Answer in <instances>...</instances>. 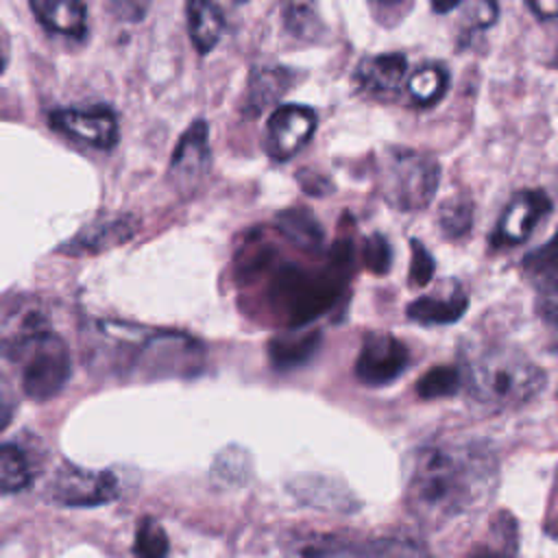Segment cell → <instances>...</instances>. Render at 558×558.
<instances>
[{
  "label": "cell",
  "mask_w": 558,
  "mask_h": 558,
  "mask_svg": "<svg viewBox=\"0 0 558 558\" xmlns=\"http://www.w3.org/2000/svg\"><path fill=\"white\" fill-rule=\"evenodd\" d=\"M497 482V458L486 442L436 440L410 462L405 504L414 517L438 525L488 501Z\"/></svg>",
  "instance_id": "6da1fadb"
},
{
  "label": "cell",
  "mask_w": 558,
  "mask_h": 558,
  "mask_svg": "<svg viewBox=\"0 0 558 558\" xmlns=\"http://www.w3.org/2000/svg\"><path fill=\"white\" fill-rule=\"evenodd\" d=\"M83 338L89 366L120 377H194L205 360L203 344L185 333L120 320H89Z\"/></svg>",
  "instance_id": "7a4b0ae2"
},
{
  "label": "cell",
  "mask_w": 558,
  "mask_h": 558,
  "mask_svg": "<svg viewBox=\"0 0 558 558\" xmlns=\"http://www.w3.org/2000/svg\"><path fill=\"white\" fill-rule=\"evenodd\" d=\"M351 259V242L340 240L323 268H303L296 264L275 268L266 286V299L275 318L296 329L329 312L342 296Z\"/></svg>",
  "instance_id": "3957f363"
},
{
  "label": "cell",
  "mask_w": 558,
  "mask_h": 558,
  "mask_svg": "<svg viewBox=\"0 0 558 558\" xmlns=\"http://www.w3.org/2000/svg\"><path fill=\"white\" fill-rule=\"evenodd\" d=\"M464 381L471 399L488 410H510L545 388V371L510 344H490L466 360Z\"/></svg>",
  "instance_id": "277c9868"
},
{
  "label": "cell",
  "mask_w": 558,
  "mask_h": 558,
  "mask_svg": "<svg viewBox=\"0 0 558 558\" xmlns=\"http://www.w3.org/2000/svg\"><path fill=\"white\" fill-rule=\"evenodd\" d=\"M9 357L22 366V390L35 401L54 397L70 377V351L65 342L39 323L9 340Z\"/></svg>",
  "instance_id": "5b68a950"
},
{
  "label": "cell",
  "mask_w": 558,
  "mask_h": 558,
  "mask_svg": "<svg viewBox=\"0 0 558 558\" xmlns=\"http://www.w3.org/2000/svg\"><path fill=\"white\" fill-rule=\"evenodd\" d=\"M440 181V166L432 155L392 148L381 163V194L401 209L416 211L432 203Z\"/></svg>",
  "instance_id": "8992f818"
},
{
  "label": "cell",
  "mask_w": 558,
  "mask_h": 558,
  "mask_svg": "<svg viewBox=\"0 0 558 558\" xmlns=\"http://www.w3.org/2000/svg\"><path fill=\"white\" fill-rule=\"evenodd\" d=\"M286 558H432L427 549L408 538H349L342 534H294L283 545Z\"/></svg>",
  "instance_id": "52a82bcc"
},
{
  "label": "cell",
  "mask_w": 558,
  "mask_h": 558,
  "mask_svg": "<svg viewBox=\"0 0 558 558\" xmlns=\"http://www.w3.org/2000/svg\"><path fill=\"white\" fill-rule=\"evenodd\" d=\"M120 495V482L111 471L83 469L72 462L61 464L48 486V497L59 506L89 508L113 501Z\"/></svg>",
  "instance_id": "ba28073f"
},
{
  "label": "cell",
  "mask_w": 558,
  "mask_h": 558,
  "mask_svg": "<svg viewBox=\"0 0 558 558\" xmlns=\"http://www.w3.org/2000/svg\"><path fill=\"white\" fill-rule=\"evenodd\" d=\"M410 364L408 347L388 331H371L362 340L355 360V377L366 386H386L395 381Z\"/></svg>",
  "instance_id": "9c48e42d"
},
{
  "label": "cell",
  "mask_w": 558,
  "mask_h": 558,
  "mask_svg": "<svg viewBox=\"0 0 558 558\" xmlns=\"http://www.w3.org/2000/svg\"><path fill=\"white\" fill-rule=\"evenodd\" d=\"M318 116L305 105H281L277 107L266 124V153L272 161H288L303 150L314 131Z\"/></svg>",
  "instance_id": "30bf717a"
},
{
  "label": "cell",
  "mask_w": 558,
  "mask_h": 558,
  "mask_svg": "<svg viewBox=\"0 0 558 558\" xmlns=\"http://www.w3.org/2000/svg\"><path fill=\"white\" fill-rule=\"evenodd\" d=\"M551 211V201L543 190H523L517 192L506 205L495 233V246H514L525 242L536 225Z\"/></svg>",
  "instance_id": "8fae6325"
},
{
  "label": "cell",
  "mask_w": 558,
  "mask_h": 558,
  "mask_svg": "<svg viewBox=\"0 0 558 558\" xmlns=\"http://www.w3.org/2000/svg\"><path fill=\"white\" fill-rule=\"evenodd\" d=\"M50 124L68 137L94 148H111L118 142V118L109 109H59L50 113Z\"/></svg>",
  "instance_id": "7c38bea8"
},
{
  "label": "cell",
  "mask_w": 558,
  "mask_h": 558,
  "mask_svg": "<svg viewBox=\"0 0 558 558\" xmlns=\"http://www.w3.org/2000/svg\"><path fill=\"white\" fill-rule=\"evenodd\" d=\"M209 126L205 120H196L179 140L168 174L177 187H194L209 168Z\"/></svg>",
  "instance_id": "4fadbf2b"
},
{
  "label": "cell",
  "mask_w": 558,
  "mask_h": 558,
  "mask_svg": "<svg viewBox=\"0 0 558 558\" xmlns=\"http://www.w3.org/2000/svg\"><path fill=\"white\" fill-rule=\"evenodd\" d=\"M135 231H137V220L133 216L98 218L87 227H83L72 240H68L61 246V251L68 255H96L131 240Z\"/></svg>",
  "instance_id": "5bb4252c"
},
{
  "label": "cell",
  "mask_w": 558,
  "mask_h": 558,
  "mask_svg": "<svg viewBox=\"0 0 558 558\" xmlns=\"http://www.w3.org/2000/svg\"><path fill=\"white\" fill-rule=\"evenodd\" d=\"M405 70H408L405 54L401 52L375 54L360 61L355 70V81L366 94L388 98L401 87Z\"/></svg>",
  "instance_id": "9a60e30c"
},
{
  "label": "cell",
  "mask_w": 558,
  "mask_h": 558,
  "mask_svg": "<svg viewBox=\"0 0 558 558\" xmlns=\"http://www.w3.org/2000/svg\"><path fill=\"white\" fill-rule=\"evenodd\" d=\"M519 549V525L510 512H497L484 534L469 547L464 558H514Z\"/></svg>",
  "instance_id": "2e32d148"
},
{
  "label": "cell",
  "mask_w": 558,
  "mask_h": 558,
  "mask_svg": "<svg viewBox=\"0 0 558 558\" xmlns=\"http://www.w3.org/2000/svg\"><path fill=\"white\" fill-rule=\"evenodd\" d=\"M294 499L323 510H353L357 504H353V495L338 482H331L327 477L307 475V477H294L288 484Z\"/></svg>",
  "instance_id": "e0dca14e"
},
{
  "label": "cell",
  "mask_w": 558,
  "mask_h": 558,
  "mask_svg": "<svg viewBox=\"0 0 558 558\" xmlns=\"http://www.w3.org/2000/svg\"><path fill=\"white\" fill-rule=\"evenodd\" d=\"M37 20L52 33L83 37L87 31V11L83 0H28Z\"/></svg>",
  "instance_id": "ac0fdd59"
},
{
  "label": "cell",
  "mask_w": 558,
  "mask_h": 558,
  "mask_svg": "<svg viewBox=\"0 0 558 558\" xmlns=\"http://www.w3.org/2000/svg\"><path fill=\"white\" fill-rule=\"evenodd\" d=\"M187 31L194 48L207 54L220 41L225 31V13L216 0H187Z\"/></svg>",
  "instance_id": "d6986e66"
},
{
  "label": "cell",
  "mask_w": 558,
  "mask_h": 558,
  "mask_svg": "<svg viewBox=\"0 0 558 558\" xmlns=\"http://www.w3.org/2000/svg\"><path fill=\"white\" fill-rule=\"evenodd\" d=\"M292 81H294V74L288 68H281V65L255 68L248 78L246 111L251 116H257L266 107L275 105L290 89Z\"/></svg>",
  "instance_id": "ffe728a7"
},
{
  "label": "cell",
  "mask_w": 558,
  "mask_h": 558,
  "mask_svg": "<svg viewBox=\"0 0 558 558\" xmlns=\"http://www.w3.org/2000/svg\"><path fill=\"white\" fill-rule=\"evenodd\" d=\"M318 347H320V333L318 331L290 329V331L279 333L270 340L268 357H270L272 368L292 371V368L303 366L307 360H312Z\"/></svg>",
  "instance_id": "44dd1931"
},
{
  "label": "cell",
  "mask_w": 558,
  "mask_h": 558,
  "mask_svg": "<svg viewBox=\"0 0 558 558\" xmlns=\"http://www.w3.org/2000/svg\"><path fill=\"white\" fill-rule=\"evenodd\" d=\"M523 268L536 281L538 290V312L547 325L556 323V253L554 242L549 240L541 251H534L525 262Z\"/></svg>",
  "instance_id": "7402d4cb"
},
{
  "label": "cell",
  "mask_w": 558,
  "mask_h": 558,
  "mask_svg": "<svg viewBox=\"0 0 558 558\" xmlns=\"http://www.w3.org/2000/svg\"><path fill=\"white\" fill-rule=\"evenodd\" d=\"M469 299L462 290L447 296H421L408 305V318L418 325H449L466 312Z\"/></svg>",
  "instance_id": "603a6c76"
},
{
  "label": "cell",
  "mask_w": 558,
  "mask_h": 558,
  "mask_svg": "<svg viewBox=\"0 0 558 558\" xmlns=\"http://www.w3.org/2000/svg\"><path fill=\"white\" fill-rule=\"evenodd\" d=\"M277 227L294 246L303 251H318L323 244V229L318 220L303 207L286 209L277 216Z\"/></svg>",
  "instance_id": "cb8c5ba5"
},
{
  "label": "cell",
  "mask_w": 558,
  "mask_h": 558,
  "mask_svg": "<svg viewBox=\"0 0 558 558\" xmlns=\"http://www.w3.org/2000/svg\"><path fill=\"white\" fill-rule=\"evenodd\" d=\"M449 85V72L442 63H425L416 68V72L408 81V94L410 98L421 105L429 107L436 105Z\"/></svg>",
  "instance_id": "d4e9b609"
},
{
  "label": "cell",
  "mask_w": 558,
  "mask_h": 558,
  "mask_svg": "<svg viewBox=\"0 0 558 558\" xmlns=\"http://www.w3.org/2000/svg\"><path fill=\"white\" fill-rule=\"evenodd\" d=\"M31 482L26 456L13 445H0V495L17 493Z\"/></svg>",
  "instance_id": "484cf974"
},
{
  "label": "cell",
  "mask_w": 558,
  "mask_h": 558,
  "mask_svg": "<svg viewBox=\"0 0 558 558\" xmlns=\"http://www.w3.org/2000/svg\"><path fill=\"white\" fill-rule=\"evenodd\" d=\"M462 386V373L453 366H434L416 381V395L421 399H440L456 395Z\"/></svg>",
  "instance_id": "4316f807"
},
{
  "label": "cell",
  "mask_w": 558,
  "mask_h": 558,
  "mask_svg": "<svg viewBox=\"0 0 558 558\" xmlns=\"http://www.w3.org/2000/svg\"><path fill=\"white\" fill-rule=\"evenodd\" d=\"M168 551H170V543L163 527L155 519L144 517L137 523V532L133 538L135 558H166Z\"/></svg>",
  "instance_id": "83f0119b"
},
{
  "label": "cell",
  "mask_w": 558,
  "mask_h": 558,
  "mask_svg": "<svg viewBox=\"0 0 558 558\" xmlns=\"http://www.w3.org/2000/svg\"><path fill=\"white\" fill-rule=\"evenodd\" d=\"M438 225L447 238H462L473 227V203L466 198H449L440 207Z\"/></svg>",
  "instance_id": "f1b7e54d"
},
{
  "label": "cell",
  "mask_w": 558,
  "mask_h": 558,
  "mask_svg": "<svg viewBox=\"0 0 558 558\" xmlns=\"http://www.w3.org/2000/svg\"><path fill=\"white\" fill-rule=\"evenodd\" d=\"M248 469H251V460H248V453L242 449L231 447L216 458V473L225 482H244Z\"/></svg>",
  "instance_id": "f546056e"
},
{
  "label": "cell",
  "mask_w": 558,
  "mask_h": 558,
  "mask_svg": "<svg viewBox=\"0 0 558 558\" xmlns=\"http://www.w3.org/2000/svg\"><path fill=\"white\" fill-rule=\"evenodd\" d=\"M390 259H392V251H390L388 240L381 233H373L371 238H366V242H364V264L371 272H375V275L388 272Z\"/></svg>",
  "instance_id": "4dcf8cb0"
},
{
  "label": "cell",
  "mask_w": 558,
  "mask_h": 558,
  "mask_svg": "<svg viewBox=\"0 0 558 558\" xmlns=\"http://www.w3.org/2000/svg\"><path fill=\"white\" fill-rule=\"evenodd\" d=\"M499 15V7L495 0H466L462 17L464 22L477 31V28H488L497 22Z\"/></svg>",
  "instance_id": "1f68e13d"
},
{
  "label": "cell",
  "mask_w": 558,
  "mask_h": 558,
  "mask_svg": "<svg viewBox=\"0 0 558 558\" xmlns=\"http://www.w3.org/2000/svg\"><path fill=\"white\" fill-rule=\"evenodd\" d=\"M286 26L296 37H314L318 20L307 4H290L286 11Z\"/></svg>",
  "instance_id": "d6a6232c"
},
{
  "label": "cell",
  "mask_w": 558,
  "mask_h": 558,
  "mask_svg": "<svg viewBox=\"0 0 558 558\" xmlns=\"http://www.w3.org/2000/svg\"><path fill=\"white\" fill-rule=\"evenodd\" d=\"M412 264H410V281L412 286L423 288L425 283H429L432 275H434V257L429 255V251L425 248L423 242L412 240Z\"/></svg>",
  "instance_id": "836d02e7"
},
{
  "label": "cell",
  "mask_w": 558,
  "mask_h": 558,
  "mask_svg": "<svg viewBox=\"0 0 558 558\" xmlns=\"http://www.w3.org/2000/svg\"><path fill=\"white\" fill-rule=\"evenodd\" d=\"M150 0H111V11L126 22H140L148 11Z\"/></svg>",
  "instance_id": "e575fe53"
},
{
  "label": "cell",
  "mask_w": 558,
  "mask_h": 558,
  "mask_svg": "<svg viewBox=\"0 0 558 558\" xmlns=\"http://www.w3.org/2000/svg\"><path fill=\"white\" fill-rule=\"evenodd\" d=\"M525 2L538 20H554L556 17V0H525Z\"/></svg>",
  "instance_id": "d590c367"
},
{
  "label": "cell",
  "mask_w": 558,
  "mask_h": 558,
  "mask_svg": "<svg viewBox=\"0 0 558 558\" xmlns=\"http://www.w3.org/2000/svg\"><path fill=\"white\" fill-rule=\"evenodd\" d=\"M371 2V7L379 13V15H384V13H390V11H395V9H399L403 2H408V0H368Z\"/></svg>",
  "instance_id": "8d00e7d4"
},
{
  "label": "cell",
  "mask_w": 558,
  "mask_h": 558,
  "mask_svg": "<svg viewBox=\"0 0 558 558\" xmlns=\"http://www.w3.org/2000/svg\"><path fill=\"white\" fill-rule=\"evenodd\" d=\"M460 0H432V9L438 13H447L451 11Z\"/></svg>",
  "instance_id": "74e56055"
},
{
  "label": "cell",
  "mask_w": 558,
  "mask_h": 558,
  "mask_svg": "<svg viewBox=\"0 0 558 558\" xmlns=\"http://www.w3.org/2000/svg\"><path fill=\"white\" fill-rule=\"evenodd\" d=\"M7 421H9V412H7V408L0 401V429L7 425Z\"/></svg>",
  "instance_id": "f35d334b"
},
{
  "label": "cell",
  "mask_w": 558,
  "mask_h": 558,
  "mask_svg": "<svg viewBox=\"0 0 558 558\" xmlns=\"http://www.w3.org/2000/svg\"><path fill=\"white\" fill-rule=\"evenodd\" d=\"M2 70H4V59H0V74H2Z\"/></svg>",
  "instance_id": "ab89813d"
}]
</instances>
